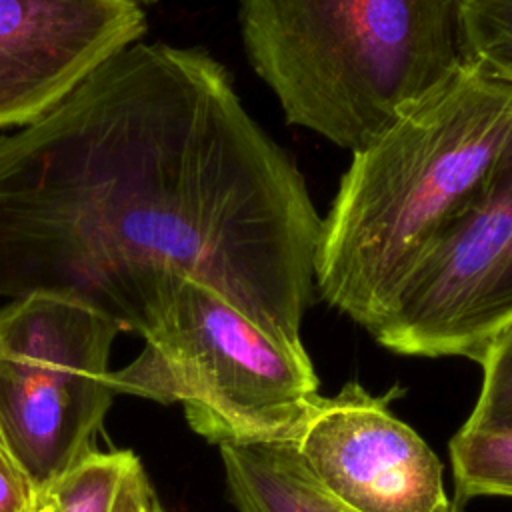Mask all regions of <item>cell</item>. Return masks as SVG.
Segmentation results:
<instances>
[{
  "label": "cell",
  "mask_w": 512,
  "mask_h": 512,
  "mask_svg": "<svg viewBox=\"0 0 512 512\" xmlns=\"http://www.w3.org/2000/svg\"><path fill=\"white\" fill-rule=\"evenodd\" d=\"M318 214L202 48L134 42L0 136V296L52 290L136 330L176 278L304 346Z\"/></svg>",
  "instance_id": "6da1fadb"
},
{
  "label": "cell",
  "mask_w": 512,
  "mask_h": 512,
  "mask_svg": "<svg viewBox=\"0 0 512 512\" xmlns=\"http://www.w3.org/2000/svg\"><path fill=\"white\" fill-rule=\"evenodd\" d=\"M512 124V84L476 64L352 152L322 218L316 290L370 334L468 202Z\"/></svg>",
  "instance_id": "7a4b0ae2"
},
{
  "label": "cell",
  "mask_w": 512,
  "mask_h": 512,
  "mask_svg": "<svg viewBox=\"0 0 512 512\" xmlns=\"http://www.w3.org/2000/svg\"><path fill=\"white\" fill-rule=\"evenodd\" d=\"M288 124L356 152L470 64L460 0H240Z\"/></svg>",
  "instance_id": "3957f363"
},
{
  "label": "cell",
  "mask_w": 512,
  "mask_h": 512,
  "mask_svg": "<svg viewBox=\"0 0 512 512\" xmlns=\"http://www.w3.org/2000/svg\"><path fill=\"white\" fill-rule=\"evenodd\" d=\"M136 332L144 348L110 372L114 394L180 404L190 428L216 446L292 442L320 396L304 346L190 278H172Z\"/></svg>",
  "instance_id": "277c9868"
},
{
  "label": "cell",
  "mask_w": 512,
  "mask_h": 512,
  "mask_svg": "<svg viewBox=\"0 0 512 512\" xmlns=\"http://www.w3.org/2000/svg\"><path fill=\"white\" fill-rule=\"evenodd\" d=\"M120 330L64 292L32 290L0 308V432L34 494L92 452L114 396L108 358Z\"/></svg>",
  "instance_id": "5b68a950"
},
{
  "label": "cell",
  "mask_w": 512,
  "mask_h": 512,
  "mask_svg": "<svg viewBox=\"0 0 512 512\" xmlns=\"http://www.w3.org/2000/svg\"><path fill=\"white\" fill-rule=\"evenodd\" d=\"M512 322V124L468 202L438 232L372 336L406 356L480 362Z\"/></svg>",
  "instance_id": "8992f818"
},
{
  "label": "cell",
  "mask_w": 512,
  "mask_h": 512,
  "mask_svg": "<svg viewBox=\"0 0 512 512\" xmlns=\"http://www.w3.org/2000/svg\"><path fill=\"white\" fill-rule=\"evenodd\" d=\"M292 448L314 482L346 512H450L444 468L386 398L348 382L318 396Z\"/></svg>",
  "instance_id": "52a82bcc"
},
{
  "label": "cell",
  "mask_w": 512,
  "mask_h": 512,
  "mask_svg": "<svg viewBox=\"0 0 512 512\" xmlns=\"http://www.w3.org/2000/svg\"><path fill=\"white\" fill-rule=\"evenodd\" d=\"M144 32L128 0H0V128L40 118Z\"/></svg>",
  "instance_id": "ba28073f"
},
{
  "label": "cell",
  "mask_w": 512,
  "mask_h": 512,
  "mask_svg": "<svg viewBox=\"0 0 512 512\" xmlns=\"http://www.w3.org/2000/svg\"><path fill=\"white\" fill-rule=\"evenodd\" d=\"M218 448L238 512H346L314 482L290 442ZM450 512H464V504L454 500Z\"/></svg>",
  "instance_id": "9c48e42d"
},
{
  "label": "cell",
  "mask_w": 512,
  "mask_h": 512,
  "mask_svg": "<svg viewBox=\"0 0 512 512\" xmlns=\"http://www.w3.org/2000/svg\"><path fill=\"white\" fill-rule=\"evenodd\" d=\"M462 504L476 496L512 498V430L460 428L448 446Z\"/></svg>",
  "instance_id": "30bf717a"
},
{
  "label": "cell",
  "mask_w": 512,
  "mask_h": 512,
  "mask_svg": "<svg viewBox=\"0 0 512 512\" xmlns=\"http://www.w3.org/2000/svg\"><path fill=\"white\" fill-rule=\"evenodd\" d=\"M136 462L138 458L126 450H92L52 486L60 512H114L122 484Z\"/></svg>",
  "instance_id": "8fae6325"
},
{
  "label": "cell",
  "mask_w": 512,
  "mask_h": 512,
  "mask_svg": "<svg viewBox=\"0 0 512 512\" xmlns=\"http://www.w3.org/2000/svg\"><path fill=\"white\" fill-rule=\"evenodd\" d=\"M468 60L512 84V0H460Z\"/></svg>",
  "instance_id": "7c38bea8"
},
{
  "label": "cell",
  "mask_w": 512,
  "mask_h": 512,
  "mask_svg": "<svg viewBox=\"0 0 512 512\" xmlns=\"http://www.w3.org/2000/svg\"><path fill=\"white\" fill-rule=\"evenodd\" d=\"M478 400L462 424L468 430H512V322L486 346Z\"/></svg>",
  "instance_id": "4fadbf2b"
},
{
  "label": "cell",
  "mask_w": 512,
  "mask_h": 512,
  "mask_svg": "<svg viewBox=\"0 0 512 512\" xmlns=\"http://www.w3.org/2000/svg\"><path fill=\"white\" fill-rule=\"evenodd\" d=\"M114 512H166L160 504L140 460L128 472L118 494Z\"/></svg>",
  "instance_id": "5bb4252c"
},
{
  "label": "cell",
  "mask_w": 512,
  "mask_h": 512,
  "mask_svg": "<svg viewBox=\"0 0 512 512\" xmlns=\"http://www.w3.org/2000/svg\"><path fill=\"white\" fill-rule=\"evenodd\" d=\"M34 492L20 470L0 454V512H30Z\"/></svg>",
  "instance_id": "9a60e30c"
},
{
  "label": "cell",
  "mask_w": 512,
  "mask_h": 512,
  "mask_svg": "<svg viewBox=\"0 0 512 512\" xmlns=\"http://www.w3.org/2000/svg\"><path fill=\"white\" fill-rule=\"evenodd\" d=\"M30 512H60V502H58V496H56L54 488H50L46 492H40V494H34Z\"/></svg>",
  "instance_id": "2e32d148"
},
{
  "label": "cell",
  "mask_w": 512,
  "mask_h": 512,
  "mask_svg": "<svg viewBox=\"0 0 512 512\" xmlns=\"http://www.w3.org/2000/svg\"><path fill=\"white\" fill-rule=\"evenodd\" d=\"M0 454H2V456H6V458H8V460L14 464V460L10 458V452H8V448H6V442H4V436H2V432H0ZM14 466H16V464H14Z\"/></svg>",
  "instance_id": "e0dca14e"
},
{
  "label": "cell",
  "mask_w": 512,
  "mask_h": 512,
  "mask_svg": "<svg viewBox=\"0 0 512 512\" xmlns=\"http://www.w3.org/2000/svg\"><path fill=\"white\" fill-rule=\"evenodd\" d=\"M128 2H132V4H136V6H140V8H144V6H150V4H156L158 0H128Z\"/></svg>",
  "instance_id": "ac0fdd59"
}]
</instances>
